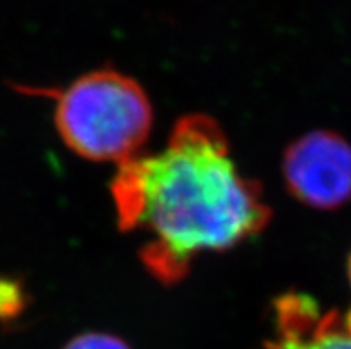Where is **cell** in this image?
Here are the masks:
<instances>
[{
	"mask_svg": "<svg viewBox=\"0 0 351 349\" xmlns=\"http://www.w3.org/2000/svg\"><path fill=\"white\" fill-rule=\"evenodd\" d=\"M111 196L121 230L147 235L141 262L165 285L187 276L196 256L241 246L271 221L221 125L198 112L178 119L159 152L120 164Z\"/></svg>",
	"mask_w": 351,
	"mask_h": 349,
	"instance_id": "obj_1",
	"label": "cell"
},
{
	"mask_svg": "<svg viewBox=\"0 0 351 349\" xmlns=\"http://www.w3.org/2000/svg\"><path fill=\"white\" fill-rule=\"evenodd\" d=\"M348 278H350V283H351V253H350V258H348Z\"/></svg>",
	"mask_w": 351,
	"mask_h": 349,
	"instance_id": "obj_7",
	"label": "cell"
},
{
	"mask_svg": "<svg viewBox=\"0 0 351 349\" xmlns=\"http://www.w3.org/2000/svg\"><path fill=\"white\" fill-rule=\"evenodd\" d=\"M49 95L56 102V128L68 150L91 163L118 166L141 155L154 109L138 80L102 68Z\"/></svg>",
	"mask_w": 351,
	"mask_h": 349,
	"instance_id": "obj_2",
	"label": "cell"
},
{
	"mask_svg": "<svg viewBox=\"0 0 351 349\" xmlns=\"http://www.w3.org/2000/svg\"><path fill=\"white\" fill-rule=\"evenodd\" d=\"M273 335L261 349H351V309L323 310L303 292L273 301Z\"/></svg>",
	"mask_w": 351,
	"mask_h": 349,
	"instance_id": "obj_4",
	"label": "cell"
},
{
	"mask_svg": "<svg viewBox=\"0 0 351 349\" xmlns=\"http://www.w3.org/2000/svg\"><path fill=\"white\" fill-rule=\"evenodd\" d=\"M62 349H132L118 335L104 332H88L75 335Z\"/></svg>",
	"mask_w": 351,
	"mask_h": 349,
	"instance_id": "obj_6",
	"label": "cell"
},
{
	"mask_svg": "<svg viewBox=\"0 0 351 349\" xmlns=\"http://www.w3.org/2000/svg\"><path fill=\"white\" fill-rule=\"evenodd\" d=\"M27 306V294L18 280L0 276V321H11Z\"/></svg>",
	"mask_w": 351,
	"mask_h": 349,
	"instance_id": "obj_5",
	"label": "cell"
},
{
	"mask_svg": "<svg viewBox=\"0 0 351 349\" xmlns=\"http://www.w3.org/2000/svg\"><path fill=\"white\" fill-rule=\"evenodd\" d=\"M285 187L302 205L334 210L351 200V145L330 130H314L287 146Z\"/></svg>",
	"mask_w": 351,
	"mask_h": 349,
	"instance_id": "obj_3",
	"label": "cell"
}]
</instances>
